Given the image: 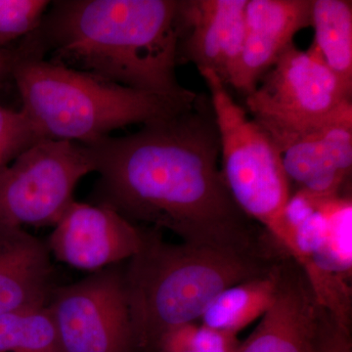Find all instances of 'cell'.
Listing matches in <instances>:
<instances>
[{"label": "cell", "mask_w": 352, "mask_h": 352, "mask_svg": "<svg viewBox=\"0 0 352 352\" xmlns=\"http://www.w3.org/2000/svg\"><path fill=\"white\" fill-rule=\"evenodd\" d=\"M99 178L91 204L129 221L168 230L188 244L238 254H278L241 210L219 168V134L210 99L122 138L87 145Z\"/></svg>", "instance_id": "6da1fadb"}, {"label": "cell", "mask_w": 352, "mask_h": 352, "mask_svg": "<svg viewBox=\"0 0 352 352\" xmlns=\"http://www.w3.org/2000/svg\"><path fill=\"white\" fill-rule=\"evenodd\" d=\"M178 0H60L36 31L44 54L110 82L178 101Z\"/></svg>", "instance_id": "7a4b0ae2"}, {"label": "cell", "mask_w": 352, "mask_h": 352, "mask_svg": "<svg viewBox=\"0 0 352 352\" xmlns=\"http://www.w3.org/2000/svg\"><path fill=\"white\" fill-rule=\"evenodd\" d=\"M286 254H252L166 242L143 226L142 244L124 267L138 351L168 329L200 321L224 289L265 274Z\"/></svg>", "instance_id": "3957f363"}, {"label": "cell", "mask_w": 352, "mask_h": 352, "mask_svg": "<svg viewBox=\"0 0 352 352\" xmlns=\"http://www.w3.org/2000/svg\"><path fill=\"white\" fill-rule=\"evenodd\" d=\"M23 107L41 138L89 145L116 129L150 124L182 112L178 101L118 85L46 60L36 41L13 69ZM197 98V97H196Z\"/></svg>", "instance_id": "277c9868"}, {"label": "cell", "mask_w": 352, "mask_h": 352, "mask_svg": "<svg viewBox=\"0 0 352 352\" xmlns=\"http://www.w3.org/2000/svg\"><path fill=\"white\" fill-rule=\"evenodd\" d=\"M207 83L219 134L222 173L241 210L263 227L283 251L285 212L292 196L282 155L267 132L229 94L214 72H199Z\"/></svg>", "instance_id": "5b68a950"}, {"label": "cell", "mask_w": 352, "mask_h": 352, "mask_svg": "<svg viewBox=\"0 0 352 352\" xmlns=\"http://www.w3.org/2000/svg\"><path fill=\"white\" fill-rule=\"evenodd\" d=\"M285 252L302 270L319 307L351 330V191L316 196L296 190L285 212Z\"/></svg>", "instance_id": "8992f818"}, {"label": "cell", "mask_w": 352, "mask_h": 352, "mask_svg": "<svg viewBox=\"0 0 352 352\" xmlns=\"http://www.w3.org/2000/svg\"><path fill=\"white\" fill-rule=\"evenodd\" d=\"M351 95L314 50L294 44L245 96V105L280 149L300 134L351 115Z\"/></svg>", "instance_id": "52a82bcc"}, {"label": "cell", "mask_w": 352, "mask_h": 352, "mask_svg": "<svg viewBox=\"0 0 352 352\" xmlns=\"http://www.w3.org/2000/svg\"><path fill=\"white\" fill-rule=\"evenodd\" d=\"M94 171L87 145L41 139L0 171V224L54 227Z\"/></svg>", "instance_id": "ba28073f"}, {"label": "cell", "mask_w": 352, "mask_h": 352, "mask_svg": "<svg viewBox=\"0 0 352 352\" xmlns=\"http://www.w3.org/2000/svg\"><path fill=\"white\" fill-rule=\"evenodd\" d=\"M46 307L63 352H139L122 263L55 287Z\"/></svg>", "instance_id": "9c48e42d"}, {"label": "cell", "mask_w": 352, "mask_h": 352, "mask_svg": "<svg viewBox=\"0 0 352 352\" xmlns=\"http://www.w3.org/2000/svg\"><path fill=\"white\" fill-rule=\"evenodd\" d=\"M142 238L143 226L112 208L74 201L46 245L60 263L94 273L129 261L138 254Z\"/></svg>", "instance_id": "30bf717a"}, {"label": "cell", "mask_w": 352, "mask_h": 352, "mask_svg": "<svg viewBox=\"0 0 352 352\" xmlns=\"http://www.w3.org/2000/svg\"><path fill=\"white\" fill-rule=\"evenodd\" d=\"M248 0H178V63L214 72L228 87L245 36Z\"/></svg>", "instance_id": "8fae6325"}, {"label": "cell", "mask_w": 352, "mask_h": 352, "mask_svg": "<svg viewBox=\"0 0 352 352\" xmlns=\"http://www.w3.org/2000/svg\"><path fill=\"white\" fill-rule=\"evenodd\" d=\"M312 0H248L242 53L228 87L248 96L294 45L298 32L311 27Z\"/></svg>", "instance_id": "7c38bea8"}, {"label": "cell", "mask_w": 352, "mask_h": 352, "mask_svg": "<svg viewBox=\"0 0 352 352\" xmlns=\"http://www.w3.org/2000/svg\"><path fill=\"white\" fill-rule=\"evenodd\" d=\"M289 183L316 196L349 191L352 170V113L291 139L280 148Z\"/></svg>", "instance_id": "4fadbf2b"}, {"label": "cell", "mask_w": 352, "mask_h": 352, "mask_svg": "<svg viewBox=\"0 0 352 352\" xmlns=\"http://www.w3.org/2000/svg\"><path fill=\"white\" fill-rule=\"evenodd\" d=\"M318 311L302 270L286 256L272 305L238 352H315Z\"/></svg>", "instance_id": "5bb4252c"}, {"label": "cell", "mask_w": 352, "mask_h": 352, "mask_svg": "<svg viewBox=\"0 0 352 352\" xmlns=\"http://www.w3.org/2000/svg\"><path fill=\"white\" fill-rule=\"evenodd\" d=\"M52 274L45 243L22 227L0 224V317L46 307Z\"/></svg>", "instance_id": "9a60e30c"}, {"label": "cell", "mask_w": 352, "mask_h": 352, "mask_svg": "<svg viewBox=\"0 0 352 352\" xmlns=\"http://www.w3.org/2000/svg\"><path fill=\"white\" fill-rule=\"evenodd\" d=\"M285 256L265 274L224 289L201 315V323L238 336L263 317L274 300Z\"/></svg>", "instance_id": "2e32d148"}, {"label": "cell", "mask_w": 352, "mask_h": 352, "mask_svg": "<svg viewBox=\"0 0 352 352\" xmlns=\"http://www.w3.org/2000/svg\"><path fill=\"white\" fill-rule=\"evenodd\" d=\"M311 48L352 90V2L347 0H312Z\"/></svg>", "instance_id": "e0dca14e"}, {"label": "cell", "mask_w": 352, "mask_h": 352, "mask_svg": "<svg viewBox=\"0 0 352 352\" xmlns=\"http://www.w3.org/2000/svg\"><path fill=\"white\" fill-rule=\"evenodd\" d=\"M0 352H63L47 307L0 317Z\"/></svg>", "instance_id": "ac0fdd59"}, {"label": "cell", "mask_w": 352, "mask_h": 352, "mask_svg": "<svg viewBox=\"0 0 352 352\" xmlns=\"http://www.w3.org/2000/svg\"><path fill=\"white\" fill-rule=\"evenodd\" d=\"M241 344L238 336L195 321L164 331L142 352H238Z\"/></svg>", "instance_id": "d6986e66"}, {"label": "cell", "mask_w": 352, "mask_h": 352, "mask_svg": "<svg viewBox=\"0 0 352 352\" xmlns=\"http://www.w3.org/2000/svg\"><path fill=\"white\" fill-rule=\"evenodd\" d=\"M50 6L47 0H0V48L36 32Z\"/></svg>", "instance_id": "ffe728a7"}, {"label": "cell", "mask_w": 352, "mask_h": 352, "mask_svg": "<svg viewBox=\"0 0 352 352\" xmlns=\"http://www.w3.org/2000/svg\"><path fill=\"white\" fill-rule=\"evenodd\" d=\"M41 139L38 129L22 110L0 106V171Z\"/></svg>", "instance_id": "44dd1931"}, {"label": "cell", "mask_w": 352, "mask_h": 352, "mask_svg": "<svg viewBox=\"0 0 352 352\" xmlns=\"http://www.w3.org/2000/svg\"><path fill=\"white\" fill-rule=\"evenodd\" d=\"M315 352H352L351 330L319 307Z\"/></svg>", "instance_id": "7402d4cb"}, {"label": "cell", "mask_w": 352, "mask_h": 352, "mask_svg": "<svg viewBox=\"0 0 352 352\" xmlns=\"http://www.w3.org/2000/svg\"><path fill=\"white\" fill-rule=\"evenodd\" d=\"M30 48H31V39L29 36L23 38L19 45L0 48V87L9 76L12 78L14 67L30 50Z\"/></svg>", "instance_id": "603a6c76"}]
</instances>
